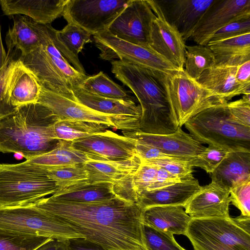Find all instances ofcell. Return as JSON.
<instances>
[{"label":"cell","instance_id":"6da1fadb","mask_svg":"<svg viewBox=\"0 0 250 250\" xmlns=\"http://www.w3.org/2000/svg\"><path fill=\"white\" fill-rule=\"evenodd\" d=\"M70 225L83 238L109 250H147L143 235V209L119 196L76 203L43 198L32 204Z\"/></svg>","mask_w":250,"mask_h":250},{"label":"cell","instance_id":"7a4b0ae2","mask_svg":"<svg viewBox=\"0 0 250 250\" xmlns=\"http://www.w3.org/2000/svg\"><path fill=\"white\" fill-rule=\"evenodd\" d=\"M111 72L137 97L141 108L138 131L165 135L179 126L172 113L163 83L164 74L124 61L111 62Z\"/></svg>","mask_w":250,"mask_h":250},{"label":"cell","instance_id":"3957f363","mask_svg":"<svg viewBox=\"0 0 250 250\" xmlns=\"http://www.w3.org/2000/svg\"><path fill=\"white\" fill-rule=\"evenodd\" d=\"M58 120L39 103L18 107L0 120V152L19 154L28 160L53 150L60 142L54 130Z\"/></svg>","mask_w":250,"mask_h":250},{"label":"cell","instance_id":"277c9868","mask_svg":"<svg viewBox=\"0 0 250 250\" xmlns=\"http://www.w3.org/2000/svg\"><path fill=\"white\" fill-rule=\"evenodd\" d=\"M27 21L39 35L41 44L18 59L34 74L41 86L76 99L73 91L80 88L89 76L77 71L62 55L53 43L46 24L35 22L29 18Z\"/></svg>","mask_w":250,"mask_h":250},{"label":"cell","instance_id":"5b68a950","mask_svg":"<svg viewBox=\"0 0 250 250\" xmlns=\"http://www.w3.org/2000/svg\"><path fill=\"white\" fill-rule=\"evenodd\" d=\"M184 125L190 136L202 144L230 152H250V127L237 123L227 104L207 108L189 119Z\"/></svg>","mask_w":250,"mask_h":250},{"label":"cell","instance_id":"8992f818","mask_svg":"<svg viewBox=\"0 0 250 250\" xmlns=\"http://www.w3.org/2000/svg\"><path fill=\"white\" fill-rule=\"evenodd\" d=\"M61 188L47 170L27 160L16 164H0V206L34 204Z\"/></svg>","mask_w":250,"mask_h":250},{"label":"cell","instance_id":"52a82bcc","mask_svg":"<svg viewBox=\"0 0 250 250\" xmlns=\"http://www.w3.org/2000/svg\"><path fill=\"white\" fill-rule=\"evenodd\" d=\"M163 83L171 109L180 127L201 111L228 103L188 77L184 70L164 74Z\"/></svg>","mask_w":250,"mask_h":250},{"label":"cell","instance_id":"ba28073f","mask_svg":"<svg viewBox=\"0 0 250 250\" xmlns=\"http://www.w3.org/2000/svg\"><path fill=\"white\" fill-rule=\"evenodd\" d=\"M0 229L60 240L83 238L65 222L32 204L0 206Z\"/></svg>","mask_w":250,"mask_h":250},{"label":"cell","instance_id":"9c48e42d","mask_svg":"<svg viewBox=\"0 0 250 250\" xmlns=\"http://www.w3.org/2000/svg\"><path fill=\"white\" fill-rule=\"evenodd\" d=\"M131 0H68L62 16L91 35L107 30Z\"/></svg>","mask_w":250,"mask_h":250},{"label":"cell","instance_id":"30bf717a","mask_svg":"<svg viewBox=\"0 0 250 250\" xmlns=\"http://www.w3.org/2000/svg\"><path fill=\"white\" fill-rule=\"evenodd\" d=\"M95 44L101 50L100 58L105 60L120 59L128 63L159 72L169 74L176 67L150 48L134 44L121 40L108 30L93 35Z\"/></svg>","mask_w":250,"mask_h":250},{"label":"cell","instance_id":"8fae6325","mask_svg":"<svg viewBox=\"0 0 250 250\" xmlns=\"http://www.w3.org/2000/svg\"><path fill=\"white\" fill-rule=\"evenodd\" d=\"M155 16L147 0H131L107 30L121 40L150 48L151 27Z\"/></svg>","mask_w":250,"mask_h":250},{"label":"cell","instance_id":"7c38bea8","mask_svg":"<svg viewBox=\"0 0 250 250\" xmlns=\"http://www.w3.org/2000/svg\"><path fill=\"white\" fill-rule=\"evenodd\" d=\"M250 19V0H214L189 39L207 46L213 35L232 22Z\"/></svg>","mask_w":250,"mask_h":250},{"label":"cell","instance_id":"4fadbf2b","mask_svg":"<svg viewBox=\"0 0 250 250\" xmlns=\"http://www.w3.org/2000/svg\"><path fill=\"white\" fill-rule=\"evenodd\" d=\"M71 144L93 160L117 161L137 155L133 139L119 135L110 130L74 140Z\"/></svg>","mask_w":250,"mask_h":250},{"label":"cell","instance_id":"5bb4252c","mask_svg":"<svg viewBox=\"0 0 250 250\" xmlns=\"http://www.w3.org/2000/svg\"><path fill=\"white\" fill-rule=\"evenodd\" d=\"M77 101L85 106L109 115L117 129L123 132L138 131L142 111L134 99H115L91 94L81 88L73 91Z\"/></svg>","mask_w":250,"mask_h":250},{"label":"cell","instance_id":"9a60e30c","mask_svg":"<svg viewBox=\"0 0 250 250\" xmlns=\"http://www.w3.org/2000/svg\"><path fill=\"white\" fill-rule=\"evenodd\" d=\"M155 14L152 21L149 47L178 70H184L186 44L182 36L164 18L155 0H147Z\"/></svg>","mask_w":250,"mask_h":250},{"label":"cell","instance_id":"2e32d148","mask_svg":"<svg viewBox=\"0 0 250 250\" xmlns=\"http://www.w3.org/2000/svg\"><path fill=\"white\" fill-rule=\"evenodd\" d=\"M166 21L190 39L202 15L214 0H155Z\"/></svg>","mask_w":250,"mask_h":250},{"label":"cell","instance_id":"e0dca14e","mask_svg":"<svg viewBox=\"0 0 250 250\" xmlns=\"http://www.w3.org/2000/svg\"><path fill=\"white\" fill-rule=\"evenodd\" d=\"M123 132L125 136L151 146L167 155L180 158L191 160L201 153L206 147L180 127L175 132L165 135L140 131Z\"/></svg>","mask_w":250,"mask_h":250},{"label":"cell","instance_id":"ac0fdd59","mask_svg":"<svg viewBox=\"0 0 250 250\" xmlns=\"http://www.w3.org/2000/svg\"><path fill=\"white\" fill-rule=\"evenodd\" d=\"M37 103L49 108L60 120L82 121L105 124L114 130L117 128L109 115L94 110L79 102L41 86Z\"/></svg>","mask_w":250,"mask_h":250},{"label":"cell","instance_id":"d6986e66","mask_svg":"<svg viewBox=\"0 0 250 250\" xmlns=\"http://www.w3.org/2000/svg\"><path fill=\"white\" fill-rule=\"evenodd\" d=\"M229 191L211 181L201 186L200 190L184 206L185 210L191 218H230Z\"/></svg>","mask_w":250,"mask_h":250},{"label":"cell","instance_id":"ffe728a7","mask_svg":"<svg viewBox=\"0 0 250 250\" xmlns=\"http://www.w3.org/2000/svg\"><path fill=\"white\" fill-rule=\"evenodd\" d=\"M239 250H250V233L230 218H192L188 229Z\"/></svg>","mask_w":250,"mask_h":250},{"label":"cell","instance_id":"44dd1931","mask_svg":"<svg viewBox=\"0 0 250 250\" xmlns=\"http://www.w3.org/2000/svg\"><path fill=\"white\" fill-rule=\"evenodd\" d=\"M6 89L10 102L18 107L37 103L41 86L34 74L19 59H12Z\"/></svg>","mask_w":250,"mask_h":250},{"label":"cell","instance_id":"7402d4cb","mask_svg":"<svg viewBox=\"0 0 250 250\" xmlns=\"http://www.w3.org/2000/svg\"><path fill=\"white\" fill-rule=\"evenodd\" d=\"M198 180L192 177L164 188L137 195V203L143 209L156 206H184L201 189Z\"/></svg>","mask_w":250,"mask_h":250},{"label":"cell","instance_id":"603a6c76","mask_svg":"<svg viewBox=\"0 0 250 250\" xmlns=\"http://www.w3.org/2000/svg\"><path fill=\"white\" fill-rule=\"evenodd\" d=\"M68 0H0V6L7 16L22 14L35 22L50 24L62 16Z\"/></svg>","mask_w":250,"mask_h":250},{"label":"cell","instance_id":"cb8c5ba5","mask_svg":"<svg viewBox=\"0 0 250 250\" xmlns=\"http://www.w3.org/2000/svg\"><path fill=\"white\" fill-rule=\"evenodd\" d=\"M46 28L53 43L62 55L77 71L86 75L78 54L86 43L92 42L91 35L72 23H67L61 30H56L50 24H46Z\"/></svg>","mask_w":250,"mask_h":250},{"label":"cell","instance_id":"d4e9b609","mask_svg":"<svg viewBox=\"0 0 250 250\" xmlns=\"http://www.w3.org/2000/svg\"><path fill=\"white\" fill-rule=\"evenodd\" d=\"M138 155L122 161H102L91 160L83 164L90 183L106 182L115 188L122 185L137 170L141 164Z\"/></svg>","mask_w":250,"mask_h":250},{"label":"cell","instance_id":"484cf974","mask_svg":"<svg viewBox=\"0 0 250 250\" xmlns=\"http://www.w3.org/2000/svg\"><path fill=\"white\" fill-rule=\"evenodd\" d=\"M236 69L237 66L215 65L205 70L196 81L228 102L234 97L250 94V84L240 83L236 81Z\"/></svg>","mask_w":250,"mask_h":250},{"label":"cell","instance_id":"4316f807","mask_svg":"<svg viewBox=\"0 0 250 250\" xmlns=\"http://www.w3.org/2000/svg\"><path fill=\"white\" fill-rule=\"evenodd\" d=\"M192 218L182 206H156L143 208V224L173 234L186 235Z\"/></svg>","mask_w":250,"mask_h":250},{"label":"cell","instance_id":"83f0119b","mask_svg":"<svg viewBox=\"0 0 250 250\" xmlns=\"http://www.w3.org/2000/svg\"><path fill=\"white\" fill-rule=\"evenodd\" d=\"M210 177L211 181L229 190L250 180V152H229Z\"/></svg>","mask_w":250,"mask_h":250},{"label":"cell","instance_id":"f1b7e54d","mask_svg":"<svg viewBox=\"0 0 250 250\" xmlns=\"http://www.w3.org/2000/svg\"><path fill=\"white\" fill-rule=\"evenodd\" d=\"M117 196L115 186L109 183H90L86 181L60 188L48 198L51 200L76 203H93Z\"/></svg>","mask_w":250,"mask_h":250},{"label":"cell","instance_id":"f546056e","mask_svg":"<svg viewBox=\"0 0 250 250\" xmlns=\"http://www.w3.org/2000/svg\"><path fill=\"white\" fill-rule=\"evenodd\" d=\"M207 46L214 55L215 65L238 66L250 60V33L209 42Z\"/></svg>","mask_w":250,"mask_h":250},{"label":"cell","instance_id":"4dcf8cb0","mask_svg":"<svg viewBox=\"0 0 250 250\" xmlns=\"http://www.w3.org/2000/svg\"><path fill=\"white\" fill-rule=\"evenodd\" d=\"M85 153L76 149L71 142L60 140L53 150L27 160L38 167L49 169L69 165L83 164L91 160Z\"/></svg>","mask_w":250,"mask_h":250},{"label":"cell","instance_id":"1f68e13d","mask_svg":"<svg viewBox=\"0 0 250 250\" xmlns=\"http://www.w3.org/2000/svg\"><path fill=\"white\" fill-rule=\"evenodd\" d=\"M13 26L6 36L8 51H11L15 47L20 50V56L27 55L41 45L40 38L28 24L27 17L17 15L13 17Z\"/></svg>","mask_w":250,"mask_h":250},{"label":"cell","instance_id":"d6a6232c","mask_svg":"<svg viewBox=\"0 0 250 250\" xmlns=\"http://www.w3.org/2000/svg\"><path fill=\"white\" fill-rule=\"evenodd\" d=\"M109 127L106 125L95 122L59 120L55 123L54 130L58 139L72 142L104 133Z\"/></svg>","mask_w":250,"mask_h":250},{"label":"cell","instance_id":"836d02e7","mask_svg":"<svg viewBox=\"0 0 250 250\" xmlns=\"http://www.w3.org/2000/svg\"><path fill=\"white\" fill-rule=\"evenodd\" d=\"M80 88L88 93L107 98L134 99L123 87L112 81L103 71L88 76Z\"/></svg>","mask_w":250,"mask_h":250},{"label":"cell","instance_id":"e575fe53","mask_svg":"<svg viewBox=\"0 0 250 250\" xmlns=\"http://www.w3.org/2000/svg\"><path fill=\"white\" fill-rule=\"evenodd\" d=\"M215 65L214 55L207 46L197 44L186 46L184 70L191 79L196 80L205 70Z\"/></svg>","mask_w":250,"mask_h":250},{"label":"cell","instance_id":"d590c367","mask_svg":"<svg viewBox=\"0 0 250 250\" xmlns=\"http://www.w3.org/2000/svg\"><path fill=\"white\" fill-rule=\"evenodd\" d=\"M51 239L0 229V250H34Z\"/></svg>","mask_w":250,"mask_h":250},{"label":"cell","instance_id":"8d00e7d4","mask_svg":"<svg viewBox=\"0 0 250 250\" xmlns=\"http://www.w3.org/2000/svg\"><path fill=\"white\" fill-rule=\"evenodd\" d=\"M83 164L47 169L48 175L60 188L86 181L88 175Z\"/></svg>","mask_w":250,"mask_h":250},{"label":"cell","instance_id":"74e56055","mask_svg":"<svg viewBox=\"0 0 250 250\" xmlns=\"http://www.w3.org/2000/svg\"><path fill=\"white\" fill-rule=\"evenodd\" d=\"M143 231L147 250H186L178 244L171 233L144 224Z\"/></svg>","mask_w":250,"mask_h":250},{"label":"cell","instance_id":"f35d334b","mask_svg":"<svg viewBox=\"0 0 250 250\" xmlns=\"http://www.w3.org/2000/svg\"><path fill=\"white\" fill-rule=\"evenodd\" d=\"M229 152L220 147L208 146L201 153L191 160V163L193 167H200L211 174Z\"/></svg>","mask_w":250,"mask_h":250},{"label":"cell","instance_id":"ab89813d","mask_svg":"<svg viewBox=\"0 0 250 250\" xmlns=\"http://www.w3.org/2000/svg\"><path fill=\"white\" fill-rule=\"evenodd\" d=\"M143 162L157 166L175 175L186 178L193 176V167L191 160L168 157Z\"/></svg>","mask_w":250,"mask_h":250},{"label":"cell","instance_id":"60d3db41","mask_svg":"<svg viewBox=\"0 0 250 250\" xmlns=\"http://www.w3.org/2000/svg\"><path fill=\"white\" fill-rule=\"evenodd\" d=\"M229 198L232 205L241 211V215L250 217V180L231 188Z\"/></svg>","mask_w":250,"mask_h":250},{"label":"cell","instance_id":"b9f144b4","mask_svg":"<svg viewBox=\"0 0 250 250\" xmlns=\"http://www.w3.org/2000/svg\"><path fill=\"white\" fill-rule=\"evenodd\" d=\"M227 106L237 123L250 127V94L243 95L241 99L228 102Z\"/></svg>","mask_w":250,"mask_h":250},{"label":"cell","instance_id":"7bdbcfd3","mask_svg":"<svg viewBox=\"0 0 250 250\" xmlns=\"http://www.w3.org/2000/svg\"><path fill=\"white\" fill-rule=\"evenodd\" d=\"M185 236L190 240L194 250H239L190 230L187 229Z\"/></svg>","mask_w":250,"mask_h":250},{"label":"cell","instance_id":"ee69618b","mask_svg":"<svg viewBox=\"0 0 250 250\" xmlns=\"http://www.w3.org/2000/svg\"><path fill=\"white\" fill-rule=\"evenodd\" d=\"M250 33V19L232 22L217 31L209 42L218 41Z\"/></svg>","mask_w":250,"mask_h":250},{"label":"cell","instance_id":"f6af8a7d","mask_svg":"<svg viewBox=\"0 0 250 250\" xmlns=\"http://www.w3.org/2000/svg\"><path fill=\"white\" fill-rule=\"evenodd\" d=\"M11 60V58L8 62L0 71V120L13 114L18 108L10 102L6 89Z\"/></svg>","mask_w":250,"mask_h":250},{"label":"cell","instance_id":"bcb514c9","mask_svg":"<svg viewBox=\"0 0 250 250\" xmlns=\"http://www.w3.org/2000/svg\"><path fill=\"white\" fill-rule=\"evenodd\" d=\"M135 146L137 154L142 161H151L168 157H175L163 153L159 149L151 146L136 141H135Z\"/></svg>","mask_w":250,"mask_h":250},{"label":"cell","instance_id":"7dc6e473","mask_svg":"<svg viewBox=\"0 0 250 250\" xmlns=\"http://www.w3.org/2000/svg\"><path fill=\"white\" fill-rule=\"evenodd\" d=\"M68 250H109L101 245L85 238H75L66 240Z\"/></svg>","mask_w":250,"mask_h":250},{"label":"cell","instance_id":"c3c4849f","mask_svg":"<svg viewBox=\"0 0 250 250\" xmlns=\"http://www.w3.org/2000/svg\"><path fill=\"white\" fill-rule=\"evenodd\" d=\"M235 79L240 83L250 84V60L237 66Z\"/></svg>","mask_w":250,"mask_h":250},{"label":"cell","instance_id":"681fc988","mask_svg":"<svg viewBox=\"0 0 250 250\" xmlns=\"http://www.w3.org/2000/svg\"><path fill=\"white\" fill-rule=\"evenodd\" d=\"M34 250H68L66 240L51 239Z\"/></svg>","mask_w":250,"mask_h":250},{"label":"cell","instance_id":"f907efd6","mask_svg":"<svg viewBox=\"0 0 250 250\" xmlns=\"http://www.w3.org/2000/svg\"><path fill=\"white\" fill-rule=\"evenodd\" d=\"M232 219L239 227L250 233V217L240 215L236 217H232Z\"/></svg>","mask_w":250,"mask_h":250},{"label":"cell","instance_id":"816d5d0a","mask_svg":"<svg viewBox=\"0 0 250 250\" xmlns=\"http://www.w3.org/2000/svg\"><path fill=\"white\" fill-rule=\"evenodd\" d=\"M10 55L6 54L1 40L0 26V71L4 68L10 59Z\"/></svg>","mask_w":250,"mask_h":250}]
</instances>
